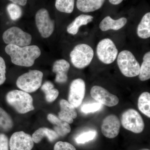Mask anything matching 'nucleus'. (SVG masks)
I'll return each instance as SVG.
<instances>
[{"instance_id":"obj_1","label":"nucleus","mask_w":150,"mask_h":150,"mask_svg":"<svg viewBox=\"0 0 150 150\" xmlns=\"http://www.w3.org/2000/svg\"><path fill=\"white\" fill-rule=\"evenodd\" d=\"M5 50L10 56L13 64L21 67H31L41 55L40 48L35 45L19 47L8 45Z\"/></svg>"},{"instance_id":"obj_2","label":"nucleus","mask_w":150,"mask_h":150,"mask_svg":"<svg viewBox=\"0 0 150 150\" xmlns=\"http://www.w3.org/2000/svg\"><path fill=\"white\" fill-rule=\"evenodd\" d=\"M6 100L21 114H25L35 109L32 97L28 93L22 90H15L9 92L6 96Z\"/></svg>"},{"instance_id":"obj_3","label":"nucleus","mask_w":150,"mask_h":150,"mask_svg":"<svg viewBox=\"0 0 150 150\" xmlns=\"http://www.w3.org/2000/svg\"><path fill=\"white\" fill-rule=\"evenodd\" d=\"M117 64L121 73L127 77L139 76L140 66L133 54L128 50L121 51L117 58Z\"/></svg>"},{"instance_id":"obj_4","label":"nucleus","mask_w":150,"mask_h":150,"mask_svg":"<svg viewBox=\"0 0 150 150\" xmlns=\"http://www.w3.org/2000/svg\"><path fill=\"white\" fill-rule=\"evenodd\" d=\"M43 76L40 71L30 70L18 78L16 85L23 91L28 93L34 92L41 86Z\"/></svg>"},{"instance_id":"obj_5","label":"nucleus","mask_w":150,"mask_h":150,"mask_svg":"<svg viewBox=\"0 0 150 150\" xmlns=\"http://www.w3.org/2000/svg\"><path fill=\"white\" fill-rule=\"evenodd\" d=\"M94 56V51L87 44H79L75 46L70 53L71 62L74 67L82 69L91 63Z\"/></svg>"},{"instance_id":"obj_6","label":"nucleus","mask_w":150,"mask_h":150,"mask_svg":"<svg viewBox=\"0 0 150 150\" xmlns=\"http://www.w3.org/2000/svg\"><path fill=\"white\" fill-rule=\"evenodd\" d=\"M3 39L4 43L8 45L24 47L30 44L32 36L19 28L13 26L4 33Z\"/></svg>"},{"instance_id":"obj_7","label":"nucleus","mask_w":150,"mask_h":150,"mask_svg":"<svg viewBox=\"0 0 150 150\" xmlns=\"http://www.w3.org/2000/svg\"><path fill=\"white\" fill-rule=\"evenodd\" d=\"M121 123L123 128L136 134L144 131L145 124L143 118L137 110L128 109L122 113Z\"/></svg>"},{"instance_id":"obj_8","label":"nucleus","mask_w":150,"mask_h":150,"mask_svg":"<svg viewBox=\"0 0 150 150\" xmlns=\"http://www.w3.org/2000/svg\"><path fill=\"white\" fill-rule=\"evenodd\" d=\"M97 55L99 60L106 64H110L114 62L118 54V50L111 39H103L98 44Z\"/></svg>"},{"instance_id":"obj_9","label":"nucleus","mask_w":150,"mask_h":150,"mask_svg":"<svg viewBox=\"0 0 150 150\" xmlns=\"http://www.w3.org/2000/svg\"><path fill=\"white\" fill-rule=\"evenodd\" d=\"M35 24L41 36L48 38L54 32L55 21L51 19L48 11L45 8L39 10L35 16Z\"/></svg>"},{"instance_id":"obj_10","label":"nucleus","mask_w":150,"mask_h":150,"mask_svg":"<svg viewBox=\"0 0 150 150\" xmlns=\"http://www.w3.org/2000/svg\"><path fill=\"white\" fill-rule=\"evenodd\" d=\"M86 84L81 79H76L71 83L68 96V102L74 107L80 106L84 98Z\"/></svg>"},{"instance_id":"obj_11","label":"nucleus","mask_w":150,"mask_h":150,"mask_svg":"<svg viewBox=\"0 0 150 150\" xmlns=\"http://www.w3.org/2000/svg\"><path fill=\"white\" fill-rule=\"evenodd\" d=\"M33 146L34 142L32 137L23 131L15 132L10 139V150H31Z\"/></svg>"},{"instance_id":"obj_12","label":"nucleus","mask_w":150,"mask_h":150,"mask_svg":"<svg viewBox=\"0 0 150 150\" xmlns=\"http://www.w3.org/2000/svg\"><path fill=\"white\" fill-rule=\"evenodd\" d=\"M92 98L97 102L108 107L115 106L119 103L118 97L110 93L102 87L95 86L93 87L90 92Z\"/></svg>"},{"instance_id":"obj_13","label":"nucleus","mask_w":150,"mask_h":150,"mask_svg":"<svg viewBox=\"0 0 150 150\" xmlns=\"http://www.w3.org/2000/svg\"><path fill=\"white\" fill-rule=\"evenodd\" d=\"M121 125L118 117L111 114L103 119L101 126V132L106 138L113 139L119 134Z\"/></svg>"},{"instance_id":"obj_14","label":"nucleus","mask_w":150,"mask_h":150,"mask_svg":"<svg viewBox=\"0 0 150 150\" xmlns=\"http://www.w3.org/2000/svg\"><path fill=\"white\" fill-rule=\"evenodd\" d=\"M70 67L69 63L64 59H60L54 62L52 71L56 74L55 81L56 83H63L67 82Z\"/></svg>"},{"instance_id":"obj_15","label":"nucleus","mask_w":150,"mask_h":150,"mask_svg":"<svg viewBox=\"0 0 150 150\" xmlns=\"http://www.w3.org/2000/svg\"><path fill=\"white\" fill-rule=\"evenodd\" d=\"M60 106L61 110L59 112V118L69 124L72 123L74 119L77 116L75 108L65 99L60 100Z\"/></svg>"},{"instance_id":"obj_16","label":"nucleus","mask_w":150,"mask_h":150,"mask_svg":"<svg viewBox=\"0 0 150 150\" xmlns=\"http://www.w3.org/2000/svg\"><path fill=\"white\" fill-rule=\"evenodd\" d=\"M127 22V19L125 18L113 20L110 16H107L100 22L99 28L103 31H106L109 30H117L124 27Z\"/></svg>"},{"instance_id":"obj_17","label":"nucleus","mask_w":150,"mask_h":150,"mask_svg":"<svg viewBox=\"0 0 150 150\" xmlns=\"http://www.w3.org/2000/svg\"><path fill=\"white\" fill-rule=\"evenodd\" d=\"M47 119L50 123L55 125L54 131L59 137H64L71 132V128L69 124L62 121L56 115L50 113L47 116Z\"/></svg>"},{"instance_id":"obj_18","label":"nucleus","mask_w":150,"mask_h":150,"mask_svg":"<svg viewBox=\"0 0 150 150\" xmlns=\"http://www.w3.org/2000/svg\"><path fill=\"white\" fill-rule=\"evenodd\" d=\"M105 0H77V8L81 11L91 12L100 8Z\"/></svg>"},{"instance_id":"obj_19","label":"nucleus","mask_w":150,"mask_h":150,"mask_svg":"<svg viewBox=\"0 0 150 150\" xmlns=\"http://www.w3.org/2000/svg\"><path fill=\"white\" fill-rule=\"evenodd\" d=\"M93 17L88 15L81 14L77 17L67 28L68 33L75 35L78 33L80 27L82 25H86L92 21Z\"/></svg>"},{"instance_id":"obj_20","label":"nucleus","mask_w":150,"mask_h":150,"mask_svg":"<svg viewBox=\"0 0 150 150\" xmlns=\"http://www.w3.org/2000/svg\"><path fill=\"white\" fill-rule=\"evenodd\" d=\"M32 139L34 143L38 144L41 142L44 137H46L49 142H53L59 137L54 130L46 127L39 128L33 134Z\"/></svg>"},{"instance_id":"obj_21","label":"nucleus","mask_w":150,"mask_h":150,"mask_svg":"<svg viewBox=\"0 0 150 150\" xmlns=\"http://www.w3.org/2000/svg\"><path fill=\"white\" fill-rule=\"evenodd\" d=\"M137 35L143 39L150 37V13L148 12L142 18L137 30Z\"/></svg>"},{"instance_id":"obj_22","label":"nucleus","mask_w":150,"mask_h":150,"mask_svg":"<svg viewBox=\"0 0 150 150\" xmlns=\"http://www.w3.org/2000/svg\"><path fill=\"white\" fill-rule=\"evenodd\" d=\"M41 89L45 93V98L47 102H54L59 96V91L54 88V85L49 81H47L43 84Z\"/></svg>"},{"instance_id":"obj_23","label":"nucleus","mask_w":150,"mask_h":150,"mask_svg":"<svg viewBox=\"0 0 150 150\" xmlns=\"http://www.w3.org/2000/svg\"><path fill=\"white\" fill-rule=\"evenodd\" d=\"M139 110L143 114L150 118V93L145 92L140 95L138 101Z\"/></svg>"},{"instance_id":"obj_24","label":"nucleus","mask_w":150,"mask_h":150,"mask_svg":"<svg viewBox=\"0 0 150 150\" xmlns=\"http://www.w3.org/2000/svg\"><path fill=\"white\" fill-rule=\"evenodd\" d=\"M139 79L142 81L150 79V52H147L144 55L143 62L140 67Z\"/></svg>"},{"instance_id":"obj_25","label":"nucleus","mask_w":150,"mask_h":150,"mask_svg":"<svg viewBox=\"0 0 150 150\" xmlns=\"http://www.w3.org/2000/svg\"><path fill=\"white\" fill-rule=\"evenodd\" d=\"M75 0H56L55 6L61 12L71 13L74 11Z\"/></svg>"},{"instance_id":"obj_26","label":"nucleus","mask_w":150,"mask_h":150,"mask_svg":"<svg viewBox=\"0 0 150 150\" xmlns=\"http://www.w3.org/2000/svg\"><path fill=\"white\" fill-rule=\"evenodd\" d=\"M13 122L11 117L5 110L0 107V129L8 131L12 128Z\"/></svg>"},{"instance_id":"obj_27","label":"nucleus","mask_w":150,"mask_h":150,"mask_svg":"<svg viewBox=\"0 0 150 150\" xmlns=\"http://www.w3.org/2000/svg\"><path fill=\"white\" fill-rule=\"evenodd\" d=\"M7 11L11 19L16 21L20 18L22 15V10L18 5L11 3L7 6Z\"/></svg>"},{"instance_id":"obj_28","label":"nucleus","mask_w":150,"mask_h":150,"mask_svg":"<svg viewBox=\"0 0 150 150\" xmlns=\"http://www.w3.org/2000/svg\"><path fill=\"white\" fill-rule=\"evenodd\" d=\"M96 132L95 131H89L82 133L76 138V142L78 144H83L86 142L93 140L95 138Z\"/></svg>"},{"instance_id":"obj_29","label":"nucleus","mask_w":150,"mask_h":150,"mask_svg":"<svg viewBox=\"0 0 150 150\" xmlns=\"http://www.w3.org/2000/svg\"><path fill=\"white\" fill-rule=\"evenodd\" d=\"M102 104L98 102L84 104L81 108L82 112L85 113L96 112L101 109Z\"/></svg>"},{"instance_id":"obj_30","label":"nucleus","mask_w":150,"mask_h":150,"mask_svg":"<svg viewBox=\"0 0 150 150\" xmlns=\"http://www.w3.org/2000/svg\"><path fill=\"white\" fill-rule=\"evenodd\" d=\"M54 150H76L71 144L67 142H59L54 145Z\"/></svg>"},{"instance_id":"obj_31","label":"nucleus","mask_w":150,"mask_h":150,"mask_svg":"<svg viewBox=\"0 0 150 150\" xmlns=\"http://www.w3.org/2000/svg\"><path fill=\"white\" fill-rule=\"evenodd\" d=\"M6 65L4 60L0 56V86L4 83L6 80Z\"/></svg>"},{"instance_id":"obj_32","label":"nucleus","mask_w":150,"mask_h":150,"mask_svg":"<svg viewBox=\"0 0 150 150\" xmlns=\"http://www.w3.org/2000/svg\"><path fill=\"white\" fill-rule=\"evenodd\" d=\"M9 142L5 134H0V150H9Z\"/></svg>"},{"instance_id":"obj_33","label":"nucleus","mask_w":150,"mask_h":150,"mask_svg":"<svg viewBox=\"0 0 150 150\" xmlns=\"http://www.w3.org/2000/svg\"><path fill=\"white\" fill-rule=\"evenodd\" d=\"M13 4H16L18 5L24 6L26 4L27 0H9Z\"/></svg>"},{"instance_id":"obj_34","label":"nucleus","mask_w":150,"mask_h":150,"mask_svg":"<svg viewBox=\"0 0 150 150\" xmlns=\"http://www.w3.org/2000/svg\"><path fill=\"white\" fill-rule=\"evenodd\" d=\"M109 1L110 4L116 5L121 4L123 1V0H109Z\"/></svg>"},{"instance_id":"obj_35","label":"nucleus","mask_w":150,"mask_h":150,"mask_svg":"<svg viewBox=\"0 0 150 150\" xmlns=\"http://www.w3.org/2000/svg\"><path fill=\"white\" fill-rule=\"evenodd\" d=\"M140 150H150L149 149H141Z\"/></svg>"}]
</instances>
